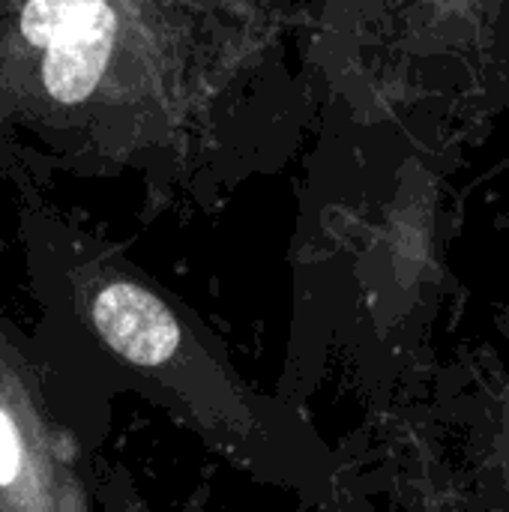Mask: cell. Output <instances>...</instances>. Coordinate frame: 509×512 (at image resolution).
<instances>
[{
	"instance_id": "cell-2",
	"label": "cell",
	"mask_w": 509,
	"mask_h": 512,
	"mask_svg": "<svg viewBox=\"0 0 509 512\" xmlns=\"http://www.w3.org/2000/svg\"><path fill=\"white\" fill-rule=\"evenodd\" d=\"M93 324L108 348L135 366H159L180 345L174 312L150 291L117 282L96 294Z\"/></svg>"
},
{
	"instance_id": "cell-3",
	"label": "cell",
	"mask_w": 509,
	"mask_h": 512,
	"mask_svg": "<svg viewBox=\"0 0 509 512\" xmlns=\"http://www.w3.org/2000/svg\"><path fill=\"white\" fill-rule=\"evenodd\" d=\"M21 468V444L6 411H0V486H9Z\"/></svg>"
},
{
	"instance_id": "cell-1",
	"label": "cell",
	"mask_w": 509,
	"mask_h": 512,
	"mask_svg": "<svg viewBox=\"0 0 509 512\" xmlns=\"http://www.w3.org/2000/svg\"><path fill=\"white\" fill-rule=\"evenodd\" d=\"M114 30V9L102 0H33L21 9V33L45 48V90L63 105L93 93L108 66Z\"/></svg>"
}]
</instances>
